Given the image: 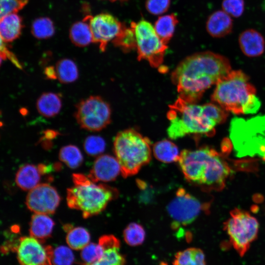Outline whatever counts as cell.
Instances as JSON below:
<instances>
[{
  "label": "cell",
  "instance_id": "cell-1",
  "mask_svg": "<svg viewBox=\"0 0 265 265\" xmlns=\"http://www.w3.org/2000/svg\"><path fill=\"white\" fill-rule=\"evenodd\" d=\"M231 71L226 57L210 51L202 52L182 61L172 72L171 79L179 98L196 103L205 91Z\"/></svg>",
  "mask_w": 265,
  "mask_h": 265
},
{
  "label": "cell",
  "instance_id": "cell-2",
  "mask_svg": "<svg viewBox=\"0 0 265 265\" xmlns=\"http://www.w3.org/2000/svg\"><path fill=\"white\" fill-rule=\"evenodd\" d=\"M228 115L227 111L215 104L198 105L179 97L169 106L167 134L174 140L190 134L212 135L215 127L225 122Z\"/></svg>",
  "mask_w": 265,
  "mask_h": 265
},
{
  "label": "cell",
  "instance_id": "cell-3",
  "mask_svg": "<svg viewBox=\"0 0 265 265\" xmlns=\"http://www.w3.org/2000/svg\"><path fill=\"white\" fill-rule=\"evenodd\" d=\"M178 162L188 181L207 190L219 191L224 188L232 173L225 159L208 146L182 151Z\"/></svg>",
  "mask_w": 265,
  "mask_h": 265
},
{
  "label": "cell",
  "instance_id": "cell-4",
  "mask_svg": "<svg viewBox=\"0 0 265 265\" xmlns=\"http://www.w3.org/2000/svg\"><path fill=\"white\" fill-rule=\"evenodd\" d=\"M212 101L227 111L236 114H253L261 106L255 87L240 70L231 71L215 84Z\"/></svg>",
  "mask_w": 265,
  "mask_h": 265
},
{
  "label": "cell",
  "instance_id": "cell-5",
  "mask_svg": "<svg viewBox=\"0 0 265 265\" xmlns=\"http://www.w3.org/2000/svg\"><path fill=\"white\" fill-rule=\"evenodd\" d=\"M73 181L74 186L67 190V205L80 211L84 218L99 214L118 195L116 189L105 184L97 185L81 174H74Z\"/></svg>",
  "mask_w": 265,
  "mask_h": 265
},
{
  "label": "cell",
  "instance_id": "cell-6",
  "mask_svg": "<svg viewBox=\"0 0 265 265\" xmlns=\"http://www.w3.org/2000/svg\"><path fill=\"white\" fill-rule=\"evenodd\" d=\"M115 158L125 177L135 175L151 159V141L133 129L118 132L113 142Z\"/></svg>",
  "mask_w": 265,
  "mask_h": 265
},
{
  "label": "cell",
  "instance_id": "cell-7",
  "mask_svg": "<svg viewBox=\"0 0 265 265\" xmlns=\"http://www.w3.org/2000/svg\"><path fill=\"white\" fill-rule=\"evenodd\" d=\"M229 135L237 157H259L265 160V115L233 119Z\"/></svg>",
  "mask_w": 265,
  "mask_h": 265
},
{
  "label": "cell",
  "instance_id": "cell-8",
  "mask_svg": "<svg viewBox=\"0 0 265 265\" xmlns=\"http://www.w3.org/2000/svg\"><path fill=\"white\" fill-rule=\"evenodd\" d=\"M224 229L234 248L243 257L258 237L259 223L248 212L236 208L224 223Z\"/></svg>",
  "mask_w": 265,
  "mask_h": 265
},
{
  "label": "cell",
  "instance_id": "cell-9",
  "mask_svg": "<svg viewBox=\"0 0 265 265\" xmlns=\"http://www.w3.org/2000/svg\"><path fill=\"white\" fill-rule=\"evenodd\" d=\"M131 26L135 34L138 59L146 60L154 67H160L167 46L158 35L154 26L145 20L132 22Z\"/></svg>",
  "mask_w": 265,
  "mask_h": 265
},
{
  "label": "cell",
  "instance_id": "cell-10",
  "mask_svg": "<svg viewBox=\"0 0 265 265\" xmlns=\"http://www.w3.org/2000/svg\"><path fill=\"white\" fill-rule=\"evenodd\" d=\"M111 113L108 103L98 96H91L78 103L75 116L81 128L97 132L109 124Z\"/></svg>",
  "mask_w": 265,
  "mask_h": 265
},
{
  "label": "cell",
  "instance_id": "cell-11",
  "mask_svg": "<svg viewBox=\"0 0 265 265\" xmlns=\"http://www.w3.org/2000/svg\"><path fill=\"white\" fill-rule=\"evenodd\" d=\"M8 245L16 251L21 265H53L52 247L44 246L42 242L33 237H22L16 243Z\"/></svg>",
  "mask_w": 265,
  "mask_h": 265
},
{
  "label": "cell",
  "instance_id": "cell-12",
  "mask_svg": "<svg viewBox=\"0 0 265 265\" xmlns=\"http://www.w3.org/2000/svg\"><path fill=\"white\" fill-rule=\"evenodd\" d=\"M203 208L198 199L184 189L180 188L168 205L167 210L175 223L173 226L176 228L191 224L200 215Z\"/></svg>",
  "mask_w": 265,
  "mask_h": 265
},
{
  "label": "cell",
  "instance_id": "cell-13",
  "mask_svg": "<svg viewBox=\"0 0 265 265\" xmlns=\"http://www.w3.org/2000/svg\"><path fill=\"white\" fill-rule=\"evenodd\" d=\"M60 201V197L56 189L44 183L29 190L26 204L28 209L35 213L51 214L54 213Z\"/></svg>",
  "mask_w": 265,
  "mask_h": 265
},
{
  "label": "cell",
  "instance_id": "cell-14",
  "mask_svg": "<svg viewBox=\"0 0 265 265\" xmlns=\"http://www.w3.org/2000/svg\"><path fill=\"white\" fill-rule=\"evenodd\" d=\"M89 24L93 35V42L99 44L104 51L107 43L116 38L125 26L110 14L101 13L90 17Z\"/></svg>",
  "mask_w": 265,
  "mask_h": 265
},
{
  "label": "cell",
  "instance_id": "cell-15",
  "mask_svg": "<svg viewBox=\"0 0 265 265\" xmlns=\"http://www.w3.org/2000/svg\"><path fill=\"white\" fill-rule=\"evenodd\" d=\"M120 173L121 167L115 157L102 155L96 159L87 177L93 182H108L115 180Z\"/></svg>",
  "mask_w": 265,
  "mask_h": 265
},
{
  "label": "cell",
  "instance_id": "cell-16",
  "mask_svg": "<svg viewBox=\"0 0 265 265\" xmlns=\"http://www.w3.org/2000/svg\"><path fill=\"white\" fill-rule=\"evenodd\" d=\"M98 243L103 247L102 257L95 262L82 265H125V257L120 252V242L113 235H104L100 237Z\"/></svg>",
  "mask_w": 265,
  "mask_h": 265
},
{
  "label": "cell",
  "instance_id": "cell-17",
  "mask_svg": "<svg viewBox=\"0 0 265 265\" xmlns=\"http://www.w3.org/2000/svg\"><path fill=\"white\" fill-rule=\"evenodd\" d=\"M240 49L248 57L262 55L265 49V41L263 35L257 30L249 28L242 31L238 38Z\"/></svg>",
  "mask_w": 265,
  "mask_h": 265
},
{
  "label": "cell",
  "instance_id": "cell-18",
  "mask_svg": "<svg viewBox=\"0 0 265 265\" xmlns=\"http://www.w3.org/2000/svg\"><path fill=\"white\" fill-rule=\"evenodd\" d=\"M233 20L231 16L223 10H217L209 17L206 22L208 33L214 38H221L229 34L232 31Z\"/></svg>",
  "mask_w": 265,
  "mask_h": 265
},
{
  "label": "cell",
  "instance_id": "cell-19",
  "mask_svg": "<svg viewBox=\"0 0 265 265\" xmlns=\"http://www.w3.org/2000/svg\"><path fill=\"white\" fill-rule=\"evenodd\" d=\"M54 225L53 219L47 214L35 213L32 215L30 222V236L43 243L51 236Z\"/></svg>",
  "mask_w": 265,
  "mask_h": 265
},
{
  "label": "cell",
  "instance_id": "cell-20",
  "mask_svg": "<svg viewBox=\"0 0 265 265\" xmlns=\"http://www.w3.org/2000/svg\"><path fill=\"white\" fill-rule=\"evenodd\" d=\"M42 175L38 166L26 164L21 166L16 174L17 185L24 190H30L39 183Z\"/></svg>",
  "mask_w": 265,
  "mask_h": 265
},
{
  "label": "cell",
  "instance_id": "cell-21",
  "mask_svg": "<svg viewBox=\"0 0 265 265\" xmlns=\"http://www.w3.org/2000/svg\"><path fill=\"white\" fill-rule=\"evenodd\" d=\"M21 18L17 13H11L0 18V38L4 42H9L17 39L22 28Z\"/></svg>",
  "mask_w": 265,
  "mask_h": 265
},
{
  "label": "cell",
  "instance_id": "cell-22",
  "mask_svg": "<svg viewBox=\"0 0 265 265\" xmlns=\"http://www.w3.org/2000/svg\"><path fill=\"white\" fill-rule=\"evenodd\" d=\"M62 107V100L58 94L45 92L40 96L36 102L38 112L46 118H51L58 114Z\"/></svg>",
  "mask_w": 265,
  "mask_h": 265
},
{
  "label": "cell",
  "instance_id": "cell-23",
  "mask_svg": "<svg viewBox=\"0 0 265 265\" xmlns=\"http://www.w3.org/2000/svg\"><path fill=\"white\" fill-rule=\"evenodd\" d=\"M90 16L86 17L82 21L74 23L71 26L69 36L76 46L83 47L93 42V35L89 21Z\"/></svg>",
  "mask_w": 265,
  "mask_h": 265
},
{
  "label": "cell",
  "instance_id": "cell-24",
  "mask_svg": "<svg viewBox=\"0 0 265 265\" xmlns=\"http://www.w3.org/2000/svg\"><path fill=\"white\" fill-rule=\"evenodd\" d=\"M153 152L158 160L165 163L178 161L181 154L176 145L167 139L156 142L153 146Z\"/></svg>",
  "mask_w": 265,
  "mask_h": 265
},
{
  "label": "cell",
  "instance_id": "cell-25",
  "mask_svg": "<svg viewBox=\"0 0 265 265\" xmlns=\"http://www.w3.org/2000/svg\"><path fill=\"white\" fill-rule=\"evenodd\" d=\"M178 22L174 14L160 16L156 21L154 28L164 44H167L173 36Z\"/></svg>",
  "mask_w": 265,
  "mask_h": 265
},
{
  "label": "cell",
  "instance_id": "cell-26",
  "mask_svg": "<svg viewBox=\"0 0 265 265\" xmlns=\"http://www.w3.org/2000/svg\"><path fill=\"white\" fill-rule=\"evenodd\" d=\"M56 79L63 83H69L76 81L79 77V70L76 64L68 58L58 60L55 66Z\"/></svg>",
  "mask_w": 265,
  "mask_h": 265
},
{
  "label": "cell",
  "instance_id": "cell-27",
  "mask_svg": "<svg viewBox=\"0 0 265 265\" xmlns=\"http://www.w3.org/2000/svg\"><path fill=\"white\" fill-rule=\"evenodd\" d=\"M173 265H206L205 254L200 248L186 249L176 253Z\"/></svg>",
  "mask_w": 265,
  "mask_h": 265
},
{
  "label": "cell",
  "instance_id": "cell-28",
  "mask_svg": "<svg viewBox=\"0 0 265 265\" xmlns=\"http://www.w3.org/2000/svg\"><path fill=\"white\" fill-rule=\"evenodd\" d=\"M66 239L72 249L81 250L89 243L90 236L86 229L78 227L72 228L67 232Z\"/></svg>",
  "mask_w": 265,
  "mask_h": 265
},
{
  "label": "cell",
  "instance_id": "cell-29",
  "mask_svg": "<svg viewBox=\"0 0 265 265\" xmlns=\"http://www.w3.org/2000/svg\"><path fill=\"white\" fill-rule=\"evenodd\" d=\"M59 158L72 169L79 167L83 162V156L80 151L76 146L73 145L62 147L59 151Z\"/></svg>",
  "mask_w": 265,
  "mask_h": 265
},
{
  "label": "cell",
  "instance_id": "cell-30",
  "mask_svg": "<svg viewBox=\"0 0 265 265\" xmlns=\"http://www.w3.org/2000/svg\"><path fill=\"white\" fill-rule=\"evenodd\" d=\"M52 21L48 17H40L35 19L31 26V33L37 39H44L51 37L54 33Z\"/></svg>",
  "mask_w": 265,
  "mask_h": 265
},
{
  "label": "cell",
  "instance_id": "cell-31",
  "mask_svg": "<svg viewBox=\"0 0 265 265\" xmlns=\"http://www.w3.org/2000/svg\"><path fill=\"white\" fill-rule=\"evenodd\" d=\"M123 237L125 242L131 246L141 244L145 238V231L139 224L131 223L125 229Z\"/></svg>",
  "mask_w": 265,
  "mask_h": 265
},
{
  "label": "cell",
  "instance_id": "cell-32",
  "mask_svg": "<svg viewBox=\"0 0 265 265\" xmlns=\"http://www.w3.org/2000/svg\"><path fill=\"white\" fill-rule=\"evenodd\" d=\"M113 42L115 46L121 47L126 51L136 48V39L133 28L131 26H124Z\"/></svg>",
  "mask_w": 265,
  "mask_h": 265
},
{
  "label": "cell",
  "instance_id": "cell-33",
  "mask_svg": "<svg viewBox=\"0 0 265 265\" xmlns=\"http://www.w3.org/2000/svg\"><path fill=\"white\" fill-rule=\"evenodd\" d=\"M85 152L92 157L97 156L102 153L106 148L104 139L97 135H90L87 137L83 143Z\"/></svg>",
  "mask_w": 265,
  "mask_h": 265
},
{
  "label": "cell",
  "instance_id": "cell-34",
  "mask_svg": "<svg viewBox=\"0 0 265 265\" xmlns=\"http://www.w3.org/2000/svg\"><path fill=\"white\" fill-rule=\"evenodd\" d=\"M71 249L65 246H59L53 249L52 258L53 265H72L75 258Z\"/></svg>",
  "mask_w": 265,
  "mask_h": 265
},
{
  "label": "cell",
  "instance_id": "cell-35",
  "mask_svg": "<svg viewBox=\"0 0 265 265\" xmlns=\"http://www.w3.org/2000/svg\"><path fill=\"white\" fill-rule=\"evenodd\" d=\"M103 253V248L99 243H89L81 249L80 257L83 264H89L100 259Z\"/></svg>",
  "mask_w": 265,
  "mask_h": 265
},
{
  "label": "cell",
  "instance_id": "cell-36",
  "mask_svg": "<svg viewBox=\"0 0 265 265\" xmlns=\"http://www.w3.org/2000/svg\"><path fill=\"white\" fill-rule=\"evenodd\" d=\"M28 0H0V18L6 15L17 13L28 2Z\"/></svg>",
  "mask_w": 265,
  "mask_h": 265
},
{
  "label": "cell",
  "instance_id": "cell-37",
  "mask_svg": "<svg viewBox=\"0 0 265 265\" xmlns=\"http://www.w3.org/2000/svg\"><path fill=\"white\" fill-rule=\"evenodd\" d=\"M244 0H223V10L230 16L235 18L240 17L244 10Z\"/></svg>",
  "mask_w": 265,
  "mask_h": 265
},
{
  "label": "cell",
  "instance_id": "cell-38",
  "mask_svg": "<svg viewBox=\"0 0 265 265\" xmlns=\"http://www.w3.org/2000/svg\"><path fill=\"white\" fill-rule=\"evenodd\" d=\"M170 3V0H147L145 6L149 13L159 15L168 10Z\"/></svg>",
  "mask_w": 265,
  "mask_h": 265
},
{
  "label": "cell",
  "instance_id": "cell-39",
  "mask_svg": "<svg viewBox=\"0 0 265 265\" xmlns=\"http://www.w3.org/2000/svg\"><path fill=\"white\" fill-rule=\"evenodd\" d=\"M2 42L1 40V53H3V54L1 53V56H3V58H8L16 66L21 68V66L17 59L14 54H12L11 53L8 51Z\"/></svg>",
  "mask_w": 265,
  "mask_h": 265
},
{
  "label": "cell",
  "instance_id": "cell-40",
  "mask_svg": "<svg viewBox=\"0 0 265 265\" xmlns=\"http://www.w3.org/2000/svg\"><path fill=\"white\" fill-rule=\"evenodd\" d=\"M45 74L48 79H56L55 68L53 67L50 66L47 67L45 70Z\"/></svg>",
  "mask_w": 265,
  "mask_h": 265
},
{
  "label": "cell",
  "instance_id": "cell-41",
  "mask_svg": "<svg viewBox=\"0 0 265 265\" xmlns=\"http://www.w3.org/2000/svg\"><path fill=\"white\" fill-rule=\"evenodd\" d=\"M111 0V1H115V0Z\"/></svg>",
  "mask_w": 265,
  "mask_h": 265
}]
</instances>
